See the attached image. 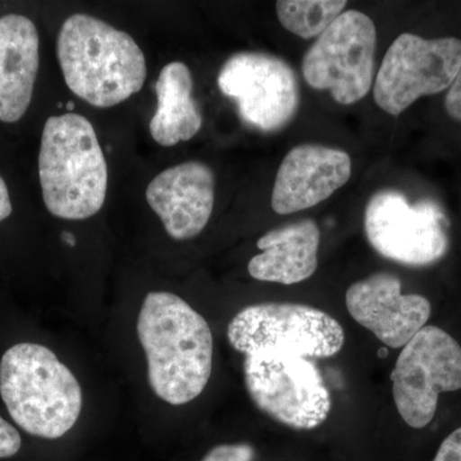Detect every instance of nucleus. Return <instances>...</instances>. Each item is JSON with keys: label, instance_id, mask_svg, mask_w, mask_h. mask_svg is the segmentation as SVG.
<instances>
[{"label": "nucleus", "instance_id": "obj_18", "mask_svg": "<svg viewBox=\"0 0 461 461\" xmlns=\"http://www.w3.org/2000/svg\"><path fill=\"white\" fill-rule=\"evenodd\" d=\"M345 0H280L276 3L281 25L303 39L320 38L344 14Z\"/></svg>", "mask_w": 461, "mask_h": 461}, {"label": "nucleus", "instance_id": "obj_11", "mask_svg": "<svg viewBox=\"0 0 461 461\" xmlns=\"http://www.w3.org/2000/svg\"><path fill=\"white\" fill-rule=\"evenodd\" d=\"M218 86L236 103L242 121L262 132L280 131L299 111L295 72L272 54H233L218 74Z\"/></svg>", "mask_w": 461, "mask_h": 461}, {"label": "nucleus", "instance_id": "obj_19", "mask_svg": "<svg viewBox=\"0 0 461 461\" xmlns=\"http://www.w3.org/2000/svg\"><path fill=\"white\" fill-rule=\"evenodd\" d=\"M256 450L249 444L218 445L202 461H254Z\"/></svg>", "mask_w": 461, "mask_h": 461}, {"label": "nucleus", "instance_id": "obj_13", "mask_svg": "<svg viewBox=\"0 0 461 461\" xmlns=\"http://www.w3.org/2000/svg\"><path fill=\"white\" fill-rule=\"evenodd\" d=\"M351 177V158L339 149L305 144L282 160L272 193V208L286 215L313 208Z\"/></svg>", "mask_w": 461, "mask_h": 461}, {"label": "nucleus", "instance_id": "obj_9", "mask_svg": "<svg viewBox=\"0 0 461 461\" xmlns=\"http://www.w3.org/2000/svg\"><path fill=\"white\" fill-rule=\"evenodd\" d=\"M460 68V39L427 41L402 33L379 67L373 86L375 104L388 114L400 115L421 96L450 89Z\"/></svg>", "mask_w": 461, "mask_h": 461}, {"label": "nucleus", "instance_id": "obj_6", "mask_svg": "<svg viewBox=\"0 0 461 461\" xmlns=\"http://www.w3.org/2000/svg\"><path fill=\"white\" fill-rule=\"evenodd\" d=\"M229 341L244 354L264 348L288 351L304 357H335L345 344L341 324L326 312L294 303L247 306L230 321Z\"/></svg>", "mask_w": 461, "mask_h": 461}, {"label": "nucleus", "instance_id": "obj_23", "mask_svg": "<svg viewBox=\"0 0 461 461\" xmlns=\"http://www.w3.org/2000/svg\"><path fill=\"white\" fill-rule=\"evenodd\" d=\"M14 206H12L11 196H9V191L7 184L3 180L0 176V222L7 220L9 215L12 214Z\"/></svg>", "mask_w": 461, "mask_h": 461}, {"label": "nucleus", "instance_id": "obj_7", "mask_svg": "<svg viewBox=\"0 0 461 461\" xmlns=\"http://www.w3.org/2000/svg\"><path fill=\"white\" fill-rule=\"evenodd\" d=\"M377 30L371 17L346 11L306 51L303 75L315 90H329L339 104L366 98L375 78Z\"/></svg>", "mask_w": 461, "mask_h": 461}, {"label": "nucleus", "instance_id": "obj_25", "mask_svg": "<svg viewBox=\"0 0 461 461\" xmlns=\"http://www.w3.org/2000/svg\"><path fill=\"white\" fill-rule=\"evenodd\" d=\"M75 108V103L74 102H68L67 103V109H68V111H72V109Z\"/></svg>", "mask_w": 461, "mask_h": 461}, {"label": "nucleus", "instance_id": "obj_17", "mask_svg": "<svg viewBox=\"0 0 461 461\" xmlns=\"http://www.w3.org/2000/svg\"><path fill=\"white\" fill-rule=\"evenodd\" d=\"M193 89V75L185 63L163 67L156 84L158 108L150 121L151 138L162 147L190 140L202 129L203 114Z\"/></svg>", "mask_w": 461, "mask_h": 461}, {"label": "nucleus", "instance_id": "obj_1", "mask_svg": "<svg viewBox=\"0 0 461 461\" xmlns=\"http://www.w3.org/2000/svg\"><path fill=\"white\" fill-rule=\"evenodd\" d=\"M138 336L147 355L149 384L159 399L184 405L204 391L213 368V336L185 300L166 291L149 293Z\"/></svg>", "mask_w": 461, "mask_h": 461}, {"label": "nucleus", "instance_id": "obj_14", "mask_svg": "<svg viewBox=\"0 0 461 461\" xmlns=\"http://www.w3.org/2000/svg\"><path fill=\"white\" fill-rule=\"evenodd\" d=\"M147 200L172 239L196 238L213 212V172L195 160L171 167L150 181Z\"/></svg>", "mask_w": 461, "mask_h": 461}, {"label": "nucleus", "instance_id": "obj_12", "mask_svg": "<svg viewBox=\"0 0 461 461\" xmlns=\"http://www.w3.org/2000/svg\"><path fill=\"white\" fill-rule=\"evenodd\" d=\"M402 281L377 273L355 282L346 293L348 313L391 348H403L429 321L432 306L421 295H403Z\"/></svg>", "mask_w": 461, "mask_h": 461}, {"label": "nucleus", "instance_id": "obj_3", "mask_svg": "<svg viewBox=\"0 0 461 461\" xmlns=\"http://www.w3.org/2000/svg\"><path fill=\"white\" fill-rule=\"evenodd\" d=\"M42 199L54 217L83 221L98 213L108 189V167L93 124L80 114L50 117L39 153Z\"/></svg>", "mask_w": 461, "mask_h": 461}, {"label": "nucleus", "instance_id": "obj_4", "mask_svg": "<svg viewBox=\"0 0 461 461\" xmlns=\"http://www.w3.org/2000/svg\"><path fill=\"white\" fill-rule=\"evenodd\" d=\"M0 396L9 415L30 435L57 439L83 411V390L57 355L39 344H17L0 362Z\"/></svg>", "mask_w": 461, "mask_h": 461}, {"label": "nucleus", "instance_id": "obj_10", "mask_svg": "<svg viewBox=\"0 0 461 461\" xmlns=\"http://www.w3.org/2000/svg\"><path fill=\"white\" fill-rule=\"evenodd\" d=\"M364 229L379 256L403 266H429L447 253V220L430 200L411 204L399 191H378L366 204Z\"/></svg>", "mask_w": 461, "mask_h": 461}, {"label": "nucleus", "instance_id": "obj_16", "mask_svg": "<svg viewBox=\"0 0 461 461\" xmlns=\"http://www.w3.org/2000/svg\"><path fill=\"white\" fill-rule=\"evenodd\" d=\"M320 242V227L313 220L269 230L258 240L262 253L249 262L248 271L258 281L299 284L317 271Z\"/></svg>", "mask_w": 461, "mask_h": 461}, {"label": "nucleus", "instance_id": "obj_5", "mask_svg": "<svg viewBox=\"0 0 461 461\" xmlns=\"http://www.w3.org/2000/svg\"><path fill=\"white\" fill-rule=\"evenodd\" d=\"M245 384L257 408L299 430L317 429L329 418L330 395L309 357L264 348L245 357Z\"/></svg>", "mask_w": 461, "mask_h": 461}, {"label": "nucleus", "instance_id": "obj_21", "mask_svg": "<svg viewBox=\"0 0 461 461\" xmlns=\"http://www.w3.org/2000/svg\"><path fill=\"white\" fill-rule=\"evenodd\" d=\"M433 461H461V427L446 437Z\"/></svg>", "mask_w": 461, "mask_h": 461}, {"label": "nucleus", "instance_id": "obj_22", "mask_svg": "<svg viewBox=\"0 0 461 461\" xmlns=\"http://www.w3.org/2000/svg\"><path fill=\"white\" fill-rule=\"evenodd\" d=\"M445 108L451 118L461 122V68L446 95Z\"/></svg>", "mask_w": 461, "mask_h": 461}, {"label": "nucleus", "instance_id": "obj_20", "mask_svg": "<svg viewBox=\"0 0 461 461\" xmlns=\"http://www.w3.org/2000/svg\"><path fill=\"white\" fill-rule=\"evenodd\" d=\"M21 436L14 426L0 417V459L11 457L20 451Z\"/></svg>", "mask_w": 461, "mask_h": 461}, {"label": "nucleus", "instance_id": "obj_15", "mask_svg": "<svg viewBox=\"0 0 461 461\" xmlns=\"http://www.w3.org/2000/svg\"><path fill=\"white\" fill-rule=\"evenodd\" d=\"M39 33L30 18H0V121L14 123L25 115L38 77Z\"/></svg>", "mask_w": 461, "mask_h": 461}, {"label": "nucleus", "instance_id": "obj_8", "mask_svg": "<svg viewBox=\"0 0 461 461\" xmlns=\"http://www.w3.org/2000/svg\"><path fill=\"white\" fill-rule=\"evenodd\" d=\"M397 411L409 427L429 426L438 396L461 388V346L436 326H424L402 348L391 375Z\"/></svg>", "mask_w": 461, "mask_h": 461}, {"label": "nucleus", "instance_id": "obj_2", "mask_svg": "<svg viewBox=\"0 0 461 461\" xmlns=\"http://www.w3.org/2000/svg\"><path fill=\"white\" fill-rule=\"evenodd\" d=\"M57 56L69 90L96 108L131 98L147 78L144 53L132 36L87 14L67 18Z\"/></svg>", "mask_w": 461, "mask_h": 461}, {"label": "nucleus", "instance_id": "obj_24", "mask_svg": "<svg viewBox=\"0 0 461 461\" xmlns=\"http://www.w3.org/2000/svg\"><path fill=\"white\" fill-rule=\"evenodd\" d=\"M62 240L66 242L68 247L75 248L76 247V238L74 235H72L71 232H63L62 233Z\"/></svg>", "mask_w": 461, "mask_h": 461}]
</instances>
